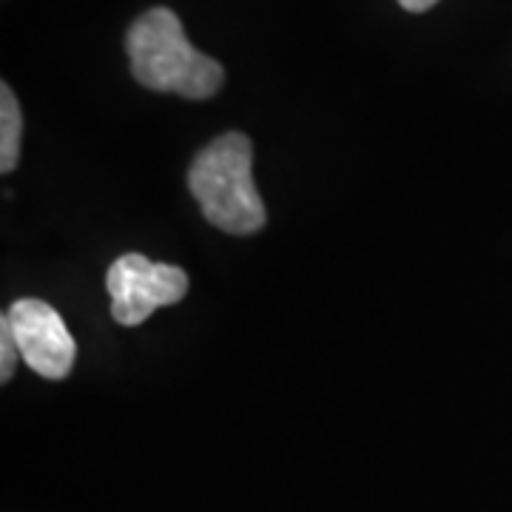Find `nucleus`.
Returning a JSON list of instances; mask_svg holds the SVG:
<instances>
[{"instance_id": "423d86ee", "label": "nucleus", "mask_w": 512, "mask_h": 512, "mask_svg": "<svg viewBox=\"0 0 512 512\" xmlns=\"http://www.w3.org/2000/svg\"><path fill=\"white\" fill-rule=\"evenodd\" d=\"M18 359L20 350L18 342H15V333H12V322H9V316H3L0 319V382L12 379Z\"/></svg>"}, {"instance_id": "39448f33", "label": "nucleus", "mask_w": 512, "mask_h": 512, "mask_svg": "<svg viewBox=\"0 0 512 512\" xmlns=\"http://www.w3.org/2000/svg\"><path fill=\"white\" fill-rule=\"evenodd\" d=\"M20 134H23V114L18 97L3 83L0 86V171H15L20 157Z\"/></svg>"}, {"instance_id": "0eeeda50", "label": "nucleus", "mask_w": 512, "mask_h": 512, "mask_svg": "<svg viewBox=\"0 0 512 512\" xmlns=\"http://www.w3.org/2000/svg\"><path fill=\"white\" fill-rule=\"evenodd\" d=\"M407 12H427L430 6H436L439 0H399Z\"/></svg>"}, {"instance_id": "7ed1b4c3", "label": "nucleus", "mask_w": 512, "mask_h": 512, "mask_svg": "<svg viewBox=\"0 0 512 512\" xmlns=\"http://www.w3.org/2000/svg\"><path fill=\"white\" fill-rule=\"evenodd\" d=\"M106 288L111 293L114 322L134 328L165 305H177L188 293V276L177 265L151 262L143 254L120 256L109 268Z\"/></svg>"}, {"instance_id": "f03ea898", "label": "nucleus", "mask_w": 512, "mask_h": 512, "mask_svg": "<svg viewBox=\"0 0 512 512\" xmlns=\"http://www.w3.org/2000/svg\"><path fill=\"white\" fill-rule=\"evenodd\" d=\"M254 146L245 134L228 131L202 148L188 171V188L211 225L225 234L248 237L265 228V205L256 191Z\"/></svg>"}, {"instance_id": "f257e3e1", "label": "nucleus", "mask_w": 512, "mask_h": 512, "mask_svg": "<svg viewBox=\"0 0 512 512\" xmlns=\"http://www.w3.org/2000/svg\"><path fill=\"white\" fill-rule=\"evenodd\" d=\"M131 74L151 92L208 100L220 92L225 72L214 57L197 52L171 9H148L126 35Z\"/></svg>"}, {"instance_id": "20e7f679", "label": "nucleus", "mask_w": 512, "mask_h": 512, "mask_svg": "<svg viewBox=\"0 0 512 512\" xmlns=\"http://www.w3.org/2000/svg\"><path fill=\"white\" fill-rule=\"evenodd\" d=\"M6 316L12 322L20 359L37 376L60 382L72 373L77 345L52 305H46L43 299H18L12 302Z\"/></svg>"}]
</instances>
